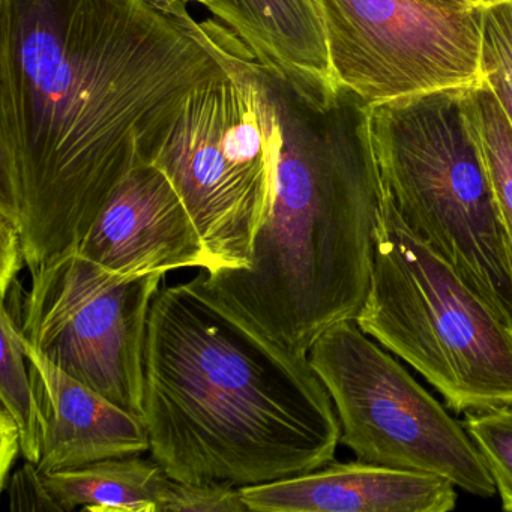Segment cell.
I'll use <instances>...</instances> for the list:
<instances>
[{"label":"cell","mask_w":512,"mask_h":512,"mask_svg":"<svg viewBox=\"0 0 512 512\" xmlns=\"http://www.w3.org/2000/svg\"><path fill=\"white\" fill-rule=\"evenodd\" d=\"M244 40L286 67L332 79L328 46L313 0H235Z\"/></svg>","instance_id":"cell-14"},{"label":"cell","mask_w":512,"mask_h":512,"mask_svg":"<svg viewBox=\"0 0 512 512\" xmlns=\"http://www.w3.org/2000/svg\"><path fill=\"white\" fill-rule=\"evenodd\" d=\"M308 359L356 460L442 476L485 499L497 493L463 424L355 320L323 332Z\"/></svg>","instance_id":"cell-6"},{"label":"cell","mask_w":512,"mask_h":512,"mask_svg":"<svg viewBox=\"0 0 512 512\" xmlns=\"http://www.w3.org/2000/svg\"><path fill=\"white\" fill-rule=\"evenodd\" d=\"M424 2L436 5V7L454 11H467L475 10V8H482L476 4V0H424Z\"/></svg>","instance_id":"cell-24"},{"label":"cell","mask_w":512,"mask_h":512,"mask_svg":"<svg viewBox=\"0 0 512 512\" xmlns=\"http://www.w3.org/2000/svg\"><path fill=\"white\" fill-rule=\"evenodd\" d=\"M31 277L22 325L26 341L143 421L149 310L164 275L127 277L76 250Z\"/></svg>","instance_id":"cell-8"},{"label":"cell","mask_w":512,"mask_h":512,"mask_svg":"<svg viewBox=\"0 0 512 512\" xmlns=\"http://www.w3.org/2000/svg\"><path fill=\"white\" fill-rule=\"evenodd\" d=\"M481 67L512 125V2L482 11Z\"/></svg>","instance_id":"cell-18"},{"label":"cell","mask_w":512,"mask_h":512,"mask_svg":"<svg viewBox=\"0 0 512 512\" xmlns=\"http://www.w3.org/2000/svg\"><path fill=\"white\" fill-rule=\"evenodd\" d=\"M202 40L250 85L272 149V193L248 268L202 272L206 286L266 337L308 355L355 320L370 287L380 184L368 103L334 80L286 67L232 28Z\"/></svg>","instance_id":"cell-2"},{"label":"cell","mask_w":512,"mask_h":512,"mask_svg":"<svg viewBox=\"0 0 512 512\" xmlns=\"http://www.w3.org/2000/svg\"><path fill=\"white\" fill-rule=\"evenodd\" d=\"M10 508L13 511H62L61 505L56 502L49 488L44 484L43 475L37 464L28 461L11 475L8 485Z\"/></svg>","instance_id":"cell-20"},{"label":"cell","mask_w":512,"mask_h":512,"mask_svg":"<svg viewBox=\"0 0 512 512\" xmlns=\"http://www.w3.org/2000/svg\"><path fill=\"white\" fill-rule=\"evenodd\" d=\"M62 511L158 512L169 475L154 457L109 458L41 473Z\"/></svg>","instance_id":"cell-13"},{"label":"cell","mask_w":512,"mask_h":512,"mask_svg":"<svg viewBox=\"0 0 512 512\" xmlns=\"http://www.w3.org/2000/svg\"><path fill=\"white\" fill-rule=\"evenodd\" d=\"M359 328L461 415L512 406V317L413 232L380 190Z\"/></svg>","instance_id":"cell-4"},{"label":"cell","mask_w":512,"mask_h":512,"mask_svg":"<svg viewBox=\"0 0 512 512\" xmlns=\"http://www.w3.org/2000/svg\"><path fill=\"white\" fill-rule=\"evenodd\" d=\"M190 2L202 5L212 16L232 28L239 37H244V23L235 0H190Z\"/></svg>","instance_id":"cell-23"},{"label":"cell","mask_w":512,"mask_h":512,"mask_svg":"<svg viewBox=\"0 0 512 512\" xmlns=\"http://www.w3.org/2000/svg\"><path fill=\"white\" fill-rule=\"evenodd\" d=\"M25 265L19 227L8 218L0 217V296L7 295Z\"/></svg>","instance_id":"cell-21"},{"label":"cell","mask_w":512,"mask_h":512,"mask_svg":"<svg viewBox=\"0 0 512 512\" xmlns=\"http://www.w3.org/2000/svg\"><path fill=\"white\" fill-rule=\"evenodd\" d=\"M464 104L493 185L512 290V125L482 79L464 89Z\"/></svg>","instance_id":"cell-16"},{"label":"cell","mask_w":512,"mask_h":512,"mask_svg":"<svg viewBox=\"0 0 512 512\" xmlns=\"http://www.w3.org/2000/svg\"><path fill=\"white\" fill-rule=\"evenodd\" d=\"M22 454L19 425L7 407L0 409V488L5 490L17 455Z\"/></svg>","instance_id":"cell-22"},{"label":"cell","mask_w":512,"mask_h":512,"mask_svg":"<svg viewBox=\"0 0 512 512\" xmlns=\"http://www.w3.org/2000/svg\"><path fill=\"white\" fill-rule=\"evenodd\" d=\"M506 2H512V0H476V4L482 8L493 7V5L506 4Z\"/></svg>","instance_id":"cell-25"},{"label":"cell","mask_w":512,"mask_h":512,"mask_svg":"<svg viewBox=\"0 0 512 512\" xmlns=\"http://www.w3.org/2000/svg\"><path fill=\"white\" fill-rule=\"evenodd\" d=\"M224 73L160 0H0V217L31 274L79 248L185 98Z\"/></svg>","instance_id":"cell-1"},{"label":"cell","mask_w":512,"mask_h":512,"mask_svg":"<svg viewBox=\"0 0 512 512\" xmlns=\"http://www.w3.org/2000/svg\"><path fill=\"white\" fill-rule=\"evenodd\" d=\"M26 290L14 281L2 296V362H0V397L2 406L16 419L22 440V455L28 461H40V427L37 401L31 373L26 367V338L22 325L25 316Z\"/></svg>","instance_id":"cell-15"},{"label":"cell","mask_w":512,"mask_h":512,"mask_svg":"<svg viewBox=\"0 0 512 512\" xmlns=\"http://www.w3.org/2000/svg\"><path fill=\"white\" fill-rule=\"evenodd\" d=\"M224 70L185 98L151 158L193 217L209 274L250 266L272 193L271 139L259 104L238 73Z\"/></svg>","instance_id":"cell-7"},{"label":"cell","mask_w":512,"mask_h":512,"mask_svg":"<svg viewBox=\"0 0 512 512\" xmlns=\"http://www.w3.org/2000/svg\"><path fill=\"white\" fill-rule=\"evenodd\" d=\"M77 253L127 277L212 268L184 200L151 163L140 164L113 191Z\"/></svg>","instance_id":"cell-10"},{"label":"cell","mask_w":512,"mask_h":512,"mask_svg":"<svg viewBox=\"0 0 512 512\" xmlns=\"http://www.w3.org/2000/svg\"><path fill=\"white\" fill-rule=\"evenodd\" d=\"M241 491L256 512H448L458 499L455 485L442 476L359 460Z\"/></svg>","instance_id":"cell-12"},{"label":"cell","mask_w":512,"mask_h":512,"mask_svg":"<svg viewBox=\"0 0 512 512\" xmlns=\"http://www.w3.org/2000/svg\"><path fill=\"white\" fill-rule=\"evenodd\" d=\"M40 427L41 473L151 451L142 419L53 364L26 341Z\"/></svg>","instance_id":"cell-11"},{"label":"cell","mask_w":512,"mask_h":512,"mask_svg":"<svg viewBox=\"0 0 512 512\" xmlns=\"http://www.w3.org/2000/svg\"><path fill=\"white\" fill-rule=\"evenodd\" d=\"M332 79L377 104L482 79V11L424 0H313Z\"/></svg>","instance_id":"cell-9"},{"label":"cell","mask_w":512,"mask_h":512,"mask_svg":"<svg viewBox=\"0 0 512 512\" xmlns=\"http://www.w3.org/2000/svg\"><path fill=\"white\" fill-rule=\"evenodd\" d=\"M241 487L229 482H184L169 476L158 512H245Z\"/></svg>","instance_id":"cell-19"},{"label":"cell","mask_w":512,"mask_h":512,"mask_svg":"<svg viewBox=\"0 0 512 512\" xmlns=\"http://www.w3.org/2000/svg\"><path fill=\"white\" fill-rule=\"evenodd\" d=\"M461 424L493 478L502 508L512 512V406L464 413Z\"/></svg>","instance_id":"cell-17"},{"label":"cell","mask_w":512,"mask_h":512,"mask_svg":"<svg viewBox=\"0 0 512 512\" xmlns=\"http://www.w3.org/2000/svg\"><path fill=\"white\" fill-rule=\"evenodd\" d=\"M464 89L368 104V140L380 190L407 226L512 317L493 185L467 118Z\"/></svg>","instance_id":"cell-5"},{"label":"cell","mask_w":512,"mask_h":512,"mask_svg":"<svg viewBox=\"0 0 512 512\" xmlns=\"http://www.w3.org/2000/svg\"><path fill=\"white\" fill-rule=\"evenodd\" d=\"M143 367L149 452L173 479L250 487L334 461L340 419L308 355L266 337L202 274L152 299Z\"/></svg>","instance_id":"cell-3"}]
</instances>
